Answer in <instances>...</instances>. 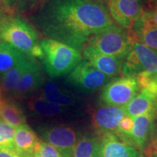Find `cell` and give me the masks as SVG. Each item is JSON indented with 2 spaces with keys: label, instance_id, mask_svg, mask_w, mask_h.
<instances>
[{
  "label": "cell",
  "instance_id": "obj_1",
  "mask_svg": "<svg viewBox=\"0 0 157 157\" xmlns=\"http://www.w3.org/2000/svg\"><path fill=\"white\" fill-rule=\"evenodd\" d=\"M31 19L44 36L79 51L94 35L114 24L101 0H45Z\"/></svg>",
  "mask_w": 157,
  "mask_h": 157
},
{
  "label": "cell",
  "instance_id": "obj_2",
  "mask_svg": "<svg viewBox=\"0 0 157 157\" xmlns=\"http://www.w3.org/2000/svg\"><path fill=\"white\" fill-rule=\"evenodd\" d=\"M0 39L27 56L41 58L42 56L36 29L16 15L9 17L2 25Z\"/></svg>",
  "mask_w": 157,
  "mask_h": 157
},
{
  "label": "cell",
  "instance_id": "obj_3",
  "mask_svg": "<svg viewBox=\"0 0 157 157\" xmlns=\"http://www.w3.org/2000/svg\"><path fill=\"white\" fill-rule=\"evenodd\" d=\"M40 46L42 51L40 59L45 71L51 78L66 75L82 60L79 50L54 39H42Z\"/></svg>",
  "mask_w": 157,
  "mask_h": 157
},
{
  "label": "cell",
  "instance_id": "obj_4",
  "mask_svg": "<svg viewBox=\"0 0 157 157\" xmlns=\"http://www.w3.org/2000/svg\"><path fill=\"white\" fill-rule=\"evenodd\" d=\"M131 44L127 29L114 23L94 35L86 45L103 54L123 58Z\"/></svg>",
  "mask_w": 157,
  "mask_h": 157
},
{
  "label": "cell",
  "instance_id": "obj_5",
  "mask_svg": "<svg viewBox=\"0 0 157 157\" xmlns=\"http://www.w3.org/2000/svg\"><path fill=\"white\" fill-rule=\"evenodd\" d=\"M121 72L124 76L149 74L157 77V52L140 42L132 43L122 58Z\"/></svg>",
  "mask_w": 157,
  "mask_h": 157
},
{
  "label": "cell",
  "instance_id": "obj_6",
  "mask_svg": "<svg viewBox=\"0 0 157 157\" xmlns=\"http://www.w3.org/2000/svg\"><path fill=\"white\" fill-rule=\"evenodd\" d=\"M109 78L84 58L68 74L66 83L78 93L92 94L105 87Z\"/></svg>",
  "mask_w": 157,
  "mask_h": 157
},
{
  "label": "cell",
  "instance_id": "obj_7",
  "mask_svg": "<svg viewBox=\"0 0 157 157\" xmlns=\"http://www.w3.org/2000/svg\"><path fill=\"white\" fill-rule=\"evenodd\" d=\"M139 91L136 76H124L108 82L103 87L100 98L105 105L124 107Z\"/></svg>",
  "mask_w": 157,
  "mask_h": 157
},
{
  "label": "cell",
  "instance_id": "obj_8",
  "mask_svg": "<svg viewBox=\"0 0 157 157\" xmlns=\"http://www.w3.org/2000/svg\"><path fill=\"white\" fill-rule=\"evenodd\" d=\"M42 140L56 148L61 157H71L80 134L65 124L42 125L38 128Z\"/></svg>",
  "mask_w": 157,
  "mask_h": 157
},
{
  "label": "cell",
  "instance_id": "obj_9",
  "mask_svg": "<svg viewBox=\"0 0 157 157\" xmlns=\"http://www.w3.org/2000/svg\"><path fill=\"white\" fill-rule=\"evenodd\" d=\"M108 10L119 26L129 29L140 16L143 10L139 0H109Z\"/></svg>",
  "mask_w": 157,
  "mask_h": 157
},
{
  "label": "cell",
  "instance_id": "obj_10",
  "mask_svg": "<svg viewBox=\"0 0 157 157\" xmlns=\"http://www.w3.org/2000/svg\"><path fill=\"white\" fill-rule=\"evenodd\" d=\"M98 157H144L143 152L122 140L114 133H103L100 136Z\"/></svg>",
  "mask_w": 157,
  "mask_h": 157
},
{
  "label": "cell",
  "instance_id": "obj_11",
  "mask_svg": "<svg viewBox=\"0 0 157 157\" xmlns=\"http://www.w3.org/2000/svg\"><path fill=\"white\" fill-rule=\"evenodd\" d=\"M125 115L124 107L104 105L94 111L92 124L100 134L115 133L119 122Z\"/></svg>",
  "mask_w": 157,
  "mask_h": 157
},
{
  "label": "cell",
  "instance_id": "obj_12",
  "mask_svg": "<svg viewBox=\"0 0 157 157\" xmlns=\"http://www.w3.org/2000/svg\"><path fill=\"white\" fill-rule=\"evenodd\" d=\"M132 43L140 42L157 52V25L142 14L127 29Z\"/></svg>",
  "mask_w": 157,
  "mask_h": 157
},
{
  "label": "cell",
  "instance_id": "obj_13",
  "mask_svg": "<svg viewBox=\"0 0 157 157\" xmlns=\"http://www.w3.org/2000/svg\"><path fill=\"white\" fill-rule=\"evenodd\" d=\"M157 113L150 112L133 118V128L128 138V142L141 152L144 151L148 140L153 132L154 119Z\"/></svg>",
  "mask_w": 157,
  "mask_h": 157
},
{
  "label": "cell",
  "instance_id": "obj_14",
  "mask_svg": "<svg viewBox=\"0 0 157 157\" xmlns=\"http://www.w3.org/2000/svg\"><path fill=\"white\" fill-rule=\"evenodd\" d=\"M84 58L110 78L117 76L121 72L122 58L105 55L86 45L83 48Z\"/></svg>",
  "mask_w": 157,
  "mask_h": 157
},
{
  "label": "cell",
  "instance_id": "obj_15",
  "mask_svg": "<svg viewBox=\"0 0 157 157\" xmlns=\"http://www.w3.org/2000/svg\"><path fill=\"white\" fill-rule=\"evenodd\" d=\"M44 76L40 65L36 64L21 76L12 96L17 99L29 97L44 85Z\"/></svg>",
  "mask_w": 157,
  "mask_h": 157
},
{
  "label": "cell",
  "instance_id": "obj_16",
  "mask_svg": "<svg viewBox=\"0 0 157 157\" xmlns=\"http://www.w3.org/2000/svg\"><path fill=\"white\" fill-rule=\"evenodd\" d=\"M39 140L34 131L24 124L15 129L13 148L21 157H32Z\"/></svg>",
  "mask_w": 157,
  "mask_h": 157
},
{
  "label": "cell",
  "instance_id": "obj_17",
  "mask_svg": "<svg viewBox=\"0 0 157 157\" xmlns=\"http://www.w3.org/2000/svg\"><path fill=\"white\" fill-rule=\"evenodd\" d=\"M36 63V60L34 58L27 56L26 58L6 72L2 76L1 80V87L3 95H12L21 76L27 71L32 68Z\"/></svg>",
  "mask_w": 157,
  "mask_h": 157
},
{
  "label": "cell",
  "instance_id": "obj_18",
  "mask_svg": "<svg viewBox=\"0 0 157 157\" xmlns=\"http://www.w3.org/2000/svg\"><path fill=\"white\" fill-rule=\"evenodd\" d=\"M42 95L50 103L67 109L75 105L76 106L78 103L77 96L52 82L44 84Z\"/></svg>",
  "mask_w": 157,
  "mask_h": 157
},
{
  "label": "cell",
  "instance_id": "obj_19",
  "mask_svg": "<svg viewBox=\"0 0 157 157\" xmlns=\"http://www.w3.org/2000/svg\"><path fill=\"white\" fill-rule=\"evenodd\" d=\"M126 115L135 117L150 112L157 113V98L140 90V93L124 107Z\"/></svg>",
  "mask_w": 157,
  "mask_h": 157
},
{
  "label": "cell",
  "instance_id": "obj_20",
  "mask_svg": "<svg viewBox=\"0 0 157 157\" xmlns=\"http://www.w3.org/2000/svg\"><path fill=\"white\" fill-rule=\"evenodd\" d=\"M0 117L2 120L11 127L16 128L26 124V118L20 104L13 100H5L0 105Z\"/></svg>",
  "mask_w": 157,
  "mask_h": 157
},
{
  "label": "cell",
  "instance_id": "obj_21",
  "mask_svg": "<svg viewBox=\"0 0 157 157\" xmlns=\"http://www.w3.org/2000/svg\"><path fill=\"white\" fill-rule=\"evenodd\" d=\"M29 109L32 113L42 117H54L64 114L67 108L50 103L47 101L41 94L33 98L29 102Z\"/></svg>",
  "mask_w": 157,
  "mask_h": 157
},
{
  "label": "cell",
  "instance_id": "obj_22",
  "mask_svg": "<svg viewBox=\"0 0 157 157\" xmlns=\"http://www.w3.org/2000/svg\"><path fill=\"white\" fill-rule=\"evenodd\" d=\"M100 137L91 134L80 135L71 157H98Z\"/></svg>",
  "mask_w": 157,
  "mask_h": 157
},
{
  "label": "cell",
  "instance_id": "obj_23",
  "mask_svg": "<svg viewBox=\"0 0 157 157\" xmlns=\"http://www.w3.org/2000/svg\"><path fill=\"white\" fill-rule=\"evenodd\" d=\"M26 58L25 54L2 41L0 42V76L2 77L6 72Z\"/></svg>",
  "mask_w": 157,
  "mask_h": 157
},
{
  "label": "cell",
  "instance_id": "obj_24",
  "mask_svg": "<svg viewBox=\"0 0 157 157\" xmlns=\"http://www.w3.org/2000/svg\"><path fill=\"white\" fill-rule=\"evenodd\" d=\"M139 89L157 98V77L149 74L137 76Z\"/></svg>",
  "mask_w": 157,
  "mask_h": 157
},
{
  "label": "cell",
  "instance_id": "obj_25",
  "mask_svg": "<svg viewBox=\"0 0 157 157\" xmlns=\"http://www.w3.org/2000/svg\"><path fill=\"white\" fill-rule=\"evenodd\" d=\"M14 127L0 119V148H13Z\"/></svg>",
  "mask_w": 157,
  "mask_h": 157
},
{
  "label": "cell",
  "instance_id": "obj_26",
  "mask_svg": "<svg viewBox=\"0 0 157 157\" xmlns=\"http://www.w3.org/2000/svg\"><path fill=\"white\" fill-rule=\"evenodd\" d=\"M133 124H134L133 118L129 116L125 115L119 122V126H118V128L114 134L127 142L129 135L132 132Z\"/></svg>",
  "mask_w": 157,
  "mask_h": 157
},
{
  "label": "cell",
  "instance_id": "obj_27",
  "mask_svg": "<svg viewBox=\"0 0 157 157\" xmlns=\"http://www.w3.org/2000/svg\"><path fill=\"white\" fill-rule=\"evenodd\" d=\"M36 151L42 157H61L55 147L41 140L37 143Z\"/></svg>",
  "mask_w": 157,
  "mask_h": 157
},
{
  "label": "cell",
  "instance_id": "obj_28",
  "mask_svg": "<svg viewBox=\"0 0 157 157\" xmlns=\"http://www.w3.org/2000/svg\"><path fill=\"white\" fill-rule=\"evenodd\" d=\"M14 15L15 11L9 7L5 0H0V29L6 20Z\"/></svg>",
  "mask_w": 157,
  "mask_h": 157
},
{
  "label": "cell",
  "instance_id": "obj_29",
  "mask_svg": "<svg viewBox=\"0 0 157 157\" xmlns=\"http://www.w3.org/2000/svg\"><path fill=\"white\" fill-rule=\"evenodd\" d=\"M143 15L151 22L157 25V0L153 2L148 10H143Z\"/></svg>",
  "mask_w": 157,
  "mask_h": 157
},
{
  "label": "cell",
  "instance_id": "obj_30",
  "mask_svg": "<svg viewBox=\"0 0 157 157\" xmlns=\"http://www.w3.org/2000/svg\"><path fill=\"white\" fill-rule=\"evenodd\" d=\"M6 3L11 7L13 10H22L26 5L29 0H5Z\"/></svg>",
  "mask_w": 157,
  "mask_h": 157
},
{
  "label": "cell",
  "instance_id": "obj_31",
  "mask_svg": "<svg viewBox=\"0 0 157 157\" xmlns=\"http://www.w3.org/2000/svg\"><path fill=\"white\" fill-rule=\"evenodd\" d=\"M0 157H21L14 148H0Z\"/></svg>",
  "mask_w": 157,
  "mask_h": 157
},
{
  "label": "cell",
  "instance_id": "obj_32",
  "mask_svg": "<svg viewBox=\"0 0 157 157\" xmlns=\"http://www.w3.org/2000/svg\"><path fill=\"white\" fill-rule=\"evenodd\" d=\"M148 151L150 152L149 155H148V156H150L151 155H153V154H157V129L155 131V135H154V139H153L152 140L151 147L149 148Z\"/></svg>",
  "mask_w": 157,
  "mask_h": 157
},
{
  "label": "cell",
  "instance_id": "obj_33",
  "mask_svg": "<svg viewBox=\"0 0 157 157\" xmlns=\"http://www.w3.org/2000/svg\"><path fill=\"white\" fill-rule=\"evenodd\" d=\"M5 98H4V95L2 93V92L0 91V105H2V103H3V101H5Z\"/></svg>",
  "mask_w": 157,
  "mask_h": 157
},
{
  "label": "cell",
  "instance_id": "obj_34",
  "mask_svg": "<svg viewBox=\"0 0 157 157\" xmlns=\"http://www.w3.org/2000/svg\"><path fill=\"white\" fill-rule=\"evenodd\" d=\"M32 157H42V156H41L40 155H39L36 151H35V153L34 154V155H33Z\"/></svg>",
  "mask_w": 157,
  "mask_h": 157
},
{
  "label": "cell",
  "instance_id": "obj_35",
  "mask_svg": "<svg viewBox=\"0 0 157 157\" xmlns=\"http://www.w3.org/2000/svg\"><path fill=\"white\" fill-rule=\"evenodd\" d=\"M148 157H157V154H153V155H151L150 156Z\"/></svg>",
  "mask_w": 157,
  "mask_h": 157
},
{
  "label": "cell",
  "instance_id": "obj_36",
  "mask_svg": "<svg viewBox=\"0 0 157 157\" xmlns=\"http://www.w3.org/2000/svg\"><path fill=\"white\" fill-rule=\"evenodd\" d=\"M1 80H2V77L0 76V91H2V87H1Z\"/></svg>",
  "mask_w": 157,
  "mask_h": 157
},
{
  "label": "cell",
  "instance_id": "obj_37",
  "mask_svg": "<svg viewBox=\"0 0 157 157\" xmlns=\"http://www.w3.org/2000/svg\"><path fill=\"white\" fill-rule=\"evenodd\" d=\"M101 1H106V0H101ZM107 1H108V2H109V0H107Z\"/></svg>",
  "mask_w": 157,
  "mask_h": 157
},
{
  "label": "cell",
  "instance_id": "obj_38",
  "mask_svg": "<svg viewBox=\"0 0 157 157\" xmlns=\"http://www.w3.org/2000/svg\"><path fill=\"white\" fill-rule=\"evenodd\" d=\"M2 42V41H1V39H0V42Z\"/></svg>",
  "mask_w": 157,
  "mask_h": 157
}]
</instances>
